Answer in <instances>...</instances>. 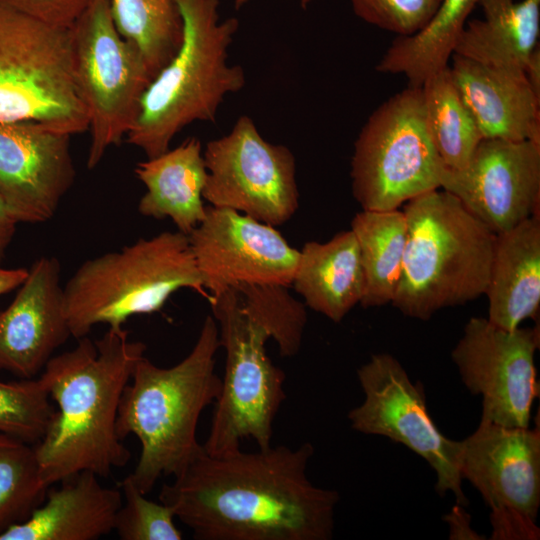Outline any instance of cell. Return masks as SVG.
Listing matches in <instances>:
<instances>
[{
	"instance_id": "6da1fadb",
	"label": "cell",
	"mask_w": 540,
	"mask_h": 540,
	"mask_svg": "<svg viewBox=\"0 0 540 540\" xmlns=\"http://www.w3.org/2000/svg\"><path fill=\"white\" fill-rule=\"evenodd\" d=\"M314 446L279 445L256 452H203L159 501L198 540H330L339 494L314 485L307 467Z\"/></svg>"
},
{
	"instance_id": "7a4b0ae2",
	"label": "cell",
	"mask_w": 540,
	"mask_h": 540,
	"mask_svg": "<svg viewBox=\"0 0 540 540\" xmlns=\"http://www.w3.org/2000/svg\"><path fill=\"white\" fill-rule=\"evenodd\" d=\"M78 340L73 349L52 357L39 376L56 409L34 445L50 486L83 471L108 477L131 458L116 421L123 390L146 345L130 340L123 327L109 328L95 341Z\"/></svg>"
},
{
	"instance_id": "3957f363",
	"label": "cell",
	"mask_w": 540,
	"mask_h": 540,
	"mask_svg": "<svg viewBox=\"0 0 540 540\" xmlns=\"http://www.w3.org/2000/svg\"><path fill=\"white\" fill-rule=\"evenodd\" d=\"M220 347L216 320L208 315L189 354L174 366L159 367L142 357L125 386L116 432L135 435L141 452L129 475L143 494L162 476H176L204 450L197 440L201 413L216 402L221 377L215 372Z\"/></svg>"
},
{
	"instance_id": "277c9868",
	"label": "cell",
	"mask_w": 540,
	"mask_h": 540,
	"mask_svg": "<svg viewBox=\"0 0 540 540\" xmlns=\"http://www.w3.org/2000/svg\"><path fill=\"white\" fill-rule=\"evenodd\" d=\"M175 2L183 21L181 45L146 89L126 135L147 158L170 149L172 139L191 123L215 122L225 97L246 83L243 68L227 60L238 19L220 20L219 0Z\"/></svg>"
},
{
	"instance_id": "5b68a950",
	"label": "cell",
	"mask_w": 540,
	"mask_h": 540,
	"mask_svg": "<svg viewBox=\"0 0 540 540\" xmlns=\"http://www.w3.org/2000/svg\"><path fill=\"white\" fill-rule=\"evenodd\" d=\"M407 239L391 304L422 321L484 295L495 234L441 189L404 204Z\"/></svg>"
},
{
	"instance_id": "8992f818",
	"label": "cell",
	"mask_w": 540,
	"mask_h": 540,
	"mask_svg": "<svg viewBox=\"0 0 540 540\" xmlns=\"http://www.w3.org/2000/svg\"><path fill=\"white\" fill-rule=\"evenodd\" d=\"M184 288L206 292L188 236L178 230L86 260L63 286L71 336L86 337L97 324L120 329L134 315L159 311Z\"/></svg>"
},
{
	"instance_id": "52a82bcc",
	"label": "cell",
	"mask_w": 540,
	"mask_h": 540,
	"mask_svg": "<svg viewBox=\"0 0 540 540\" xmlns=\"http://www.w3.org/2000/svg\"><path fill=\"white\" fill-rule=\"evenodd\" d=\"M0 121L69 135L89 129L76 85L71 30L0 5Z\"/></svg>"
},
{
	"instance_id": "ba28073f",
	"label": "cell",
	"mask_w": 540,
	"mask_h": 540,
	"mask_svg": "<svg viewBox=\"0 0 540 540\" xmlns=\"http://www.w3.org/2000/svg\"><path fill=\"white\" fill-rule=\"evenodd\" d=\"M226 354L225 373L203 448L223 455L240 449L245 438L259 449L271 446L274 419L286 399V375L266 351L269 336L242 309L231 288L209 301Z\"/></svg>"
},
{
	"instance_id": "9c48e42d",
	"label": "cell",
	"mask_w": 540,
	"mask_h": 540,
	"mask_svg": "<svg viewBox=\"0 0 540 540\" xmlns=\"http://www.w3.org/2000/svg\"><path fill=\"white\" fill-rule=\"evenodd\" d=\"M444 168L428 131L422 88L408 85L361 128L351 158L352 193L362 210H396L439 189Z\"/></svg>"
},
{
	"instance_id": "30bf717a",
	"label": "cell",
	"mask_w": 540,
	"mask_h": 540,
	"mask_svg": "<svg viewBox=\"0 0 540 540\" xmlns=\"http://www.w3.org/2000/svg\"><path fill=\"white\" fill-rule=\"evenodd\" d=\"M70 30L74 77L89 115L87 167L93 169L134 125L154 76L117 30L110 0H90Z\"/></svg>"
},
{
	"instance_id": "8fae6325",
	"label": "cell",
	"mask_w": 540,
	"mask_h": 540,
	"mask_svg": "<svg viewBox=\"0 0 540 540\" xmlns=\"http://www.w3.org/2000/svg\"><path fill=\"white\" fill-rule=\"evenodd\" d=\"M207 171L203 199L271 226L288 222L299 207L296 160L291 150L268 142L247 115L203 150Z\"/></svg>"
},
{
	"instance_id": "7c38bea8",
	"label": "cell",
	"mask_w": 540,
	"mask_h": 540,
	"mask_svg": "<svg viewBox=\"0 0 540 540\" xmlns=\"http://www.w3.org/2000/svg\"><path fill=\"white\" fill-rule=\"evenodd\" d=\"M363 402L348 413L357 432L383 436L423 458L436 473L435 490L467 506L459 471L460 441L447 438L428 412L424 387L391 354H373L357 369Z\"/></svg>"
},
{
	"instance_id": "4fadbf2b",
	"label": "cell",
	"mask_w": 540,
	"mask_h": 540,
	"mask_svg": "<svg viewBox=\"0 0 540 540\" xmlns=\"http://www.w3.org/2000/svg\"><path fill=\"white\" fill-rule=\"evenodd\" d=\"M459 471L491 510V539H539V423L531 429L480 419L460 440Z\"/></svg>"
},
{
	"instance_id": "5bb4252c",
	"label": "cell",
	"mask_w": 540,
	"mask_h": 540,
	"mask_svg": "<svg viewBox=\"0 0 540 540\" xmlns=\"http://www.w3.org/2000/svg\"><path fill=\"white\" fill-rule=\"evenodd\" d=\"M539 327L506 330L471 317L451 352L461 381L482 398L481 420L508 427L530 425L540 385L535 366Z\"/></svg>"
},
{
	"instance_id": "9a60e30c",
	"label": "cell",
	"mask_w": 540,
	"mask_h": 540,
	"mask_svg": "<svg viewBox=\"0 0 540 540\" xmlns=\"http://www.w3.org/2000/svg\"><path fill=\"white\" fill-rule=\"evenodd\" d=\"M187 236L208 301L240 284L291 285L299 250L274 226L209 205Z\"/></svg>"
},
{
	"instance_id": "2e32d148",
	"label": "cell",
	"mask_w": 540,
	"mask_h": 540,
	"mask_svg": "<svg viewBox=\"0 0 540 540\" xmlns=\"http://www.w3.org/2000/svg\"><path fill=\"white\" fill-rule=\"evenodd\" d=\"M440 189L494 234L507 231L539 215L540 143L483 138L465 167L444 168Z\"/></svg>"
},
{
	"instance_id": "e0dca14e",
	"label": "cell",
	"mask_w": 540,
	"mask_h": 540,
	"mask_svg": "<svg viewBox=\"0 0 540 540\" xmlns=\"http://www.w3.org/2000/svg\"><path fill=\"white\" fill-rule=\"evenodd\" d=\"M70 138L37 123L0 121V196L19 223L56 213L76 175Z\"/></svg>"
},
{
	"instance_id": "ac0fdd59",
	"label": "cell",
	"mask_w": 540,
	"mask_h": 540,
	"mask_svg": "<svg viewBox=\"0 0 540 540\" xmlns=\"http://www.w3.org/2000/svg\"><path fill=\"white\" fill-rule=\"evenodd\" d=\"M60 278L57 258H38L13 301L0 311V371L32 379L71 337Z\"/></svg>"
},
{
	"instance_id": "d6986e66",
	"label": "cell",
	"mask_w": 540,
	"mask_h": 540,
	"mask_svg": "<svg viewBox=\"0 0 540 540\" xmlns=\"http://www.w3.org/2000/svg\"><path fill=\"white\" fill-rule=\"evenodd\" d=\"M453 82L483 138L540 143V98L523 71L497 68L453 54Z\"/></svg>"
},
{
	"instance_id": "ffe728a7",
	"label": "cell",
	"mask_w": 540,
	"mask_h": 540,
	"mask_svg": "<svg viewBox=\"0 0 540 540\" xmlns=\"http://www.w3.org/2000/svg\"><path fill=\"white\" fill-rule=\"evenodd\" d=\"M90 471L48 488L46 497L23 522L0 534V540H96L114 530L122 504L119 487H108Z\"/></svg>"
},
{
	"instance_id": "44dd1931",
	"label": "cell",
	"mask_w": 540,
	"mask_h": 540,
	"mask_svg": "<svg viewBox=\"0 0 540 540\" xmlns=\"http://www.w3.org/2000/svg\"><path fill=\"white\" fill-rule=\"evenodd\" d=\"M490 323L514 330L540 306V217L495 234L485 293Z\"/></svg>"
},
{
	"instance_id": "7402d4cb",
	"label": "cell",
	"mask_w": 540,
	"mask_h": 540,
	"mask_svg": "<svg viewBox=\"0 0 540 540\" xmlns=\"http://www.w3.org/2000/svg\"><path fill=\"white\" fill-rule=\"evenodd\" d=\"M135 174L146 187L138 204L141 215L170 218L185 235L205 218L207 171L198 138L190 137L174 149L139 162Z\"/></svg>"
},
{
	"instance_id": "603a6c76",
	"label": "cell",
	"mask_w": 540,
	"mask_h": 540,
	"mask_svg": "<svg viewBox=\"0 0 540 540\" xmlns=\"http://www.w3.org/2000/svg\"><path fill=\"white\" fill-rule=\"evenodd\" d=\"M291 285L304 304L338 323L360 304L365 277L357 240L351 229L329 241H309L299 251Z\"/></svg>"
},
{
	"instance_id": "cb8c5ba5",
	"label": "cell",
	"mask_w": 540,
	"mask_h": 540,
	"mask_svg": "<svg viewBox=\"0 0 540 540\" xmlns=\"http://www.w3.org/2000/svg\"><path fill=\"white\" fill-rule=\"evenodd\" d=\"M514 0H442L429 23L410 36H397L376 66L381 73L402 74L409 86L423 82L448 66L455 43L476 6L484 13Z\"/></svg>"
},
{
	"instance_id": "d4e9b609",
	"label": "cell",
	"mask_w": 540,
	"mask_h": 540,
	"mask_svg": "<svg viewBox=\"0 0 540 540\" xmlns=\"http://www.w3.org/2000/svg\"><path fill=\"white\" fill-rule=\"evenodd\" d=\"M540 0L513 2L484 19L468 20L453 54L503 69L523 71L539 46Z\"/></svg>"
},
{
	"instance_id": "484cf974",
	"label": "cell",
	"mask_w": 540,
	"mask_h": 540,
	"mask_svg": "<svg viewBox=\"0 0 540 540\" xmlns=\"http://www.w3.org/2000/svg\"><path fill=\"white\" fill-rule=\"evenodd\" d=\"M365 277L360 304L364 308L391 304L399 283L407 222L403 211L362 210L352 221Z\"/></svg>"
},
{
	"instance_id": "4316f807",
	"label": "cell",
	"mask_w": 540,
	"mask_h": 540,
	"mask_svg": "<svg viewBox=\"0 0 540 540\" xmlns=\"http://www.w3.org/2000/svg\"><path fill=\"white\" fill-rule=\"evenodd\" d=\"M421 88L428 131L441 161L448 169L465 167L483 136L453 82L449 65L428 77Z\"/></svg>"
},
{
	"instance_id": "83f0119b",
	"label": "cell",
	"mask_w": 540,
	"mask_h": 540,
	"mask_svg": "<svg viewBox=\"0 0 540 540\" xmlns=\"http://www.w3.org/2000/svg\"><path fill=\"white\" fill-rule=\"evenodd\" d=\"M117 30L135 45L151 73L171 60L183 38V21L175 0H110Z\"/></svg>"
},
{
	"instance_id": "f1b7e54d",
	"label": "cell",
	"mask_w": 540,
	"mask_h": 540,
	"mask_svg": "<svg viewBox=\"0 0 540 540\" xmlns=\"http://www.w3.org/2000/svg\"><path fill=\"white\" fill-rule=\"evenodd\" d=\"M49 487L34 445L0 434V534L25 521L43 503Z\"/></svg>"
},
{
	"instance_id": "f546056e",
	"label": "cell",
	"mask_w": 540,
	"mask_h": 540,
	"mask_svg": "<svg viewBox=\"0 0 540 540\" xmlns=\"http://www.w3.org/2000/svg\"><path fill=\"white\" fill-rule=\"evenodd\" d=\"M288 287L278 283H249L234 288L242 309L275 341L283 357L299 352L307 324L306 305L294 298Z\"/></svg>"
},
{
	"instance_id": "4dcf8cb0",
	"label": "cell",
	"mask_w": 540,
	"mask_h": 540,
	"mask_svg": "<svg viewBox=\"0 0 540 540\" xmlns=\"http://www.w3.org/2000/svg\"><path fill=\"white\" fill-rule=\"evenodd\" d=\"M55 411L39 377L0 381V434L35 445L49 429Z\"/></svg>"
},
{
	"instance_id": "1f68e13d",
	"label": "cell",
	"mask_w": 540,
	"mask_h": 540,
	"mask_svg": "<svg viewBox=\"0 0 540 540\" xmlns=\"http://www.w3.org/2000/svg\"><path fill=\"white\" fill-rule=\"evenodd\" d=\"M122 504L116 514L114 530L122 540H181V531L174 523L172 508L146 498L132 479L118 483Z\"/></svg>"
},
{
	"instance_id": "d6a6232c",
	"label": "cell",
	"mask_w": 540,
	"mask_h": 540,
	"mask_svg": "<svg viewBox=\"0 0 540 540\" xmlns=\"http://www.w3.org/2000/svg\"><path fill=\"white\" fill-rule=\"evenodd\" d=\"M442 0H350L354 14L364 22L397 36L422 30Z\"/></svg>"
},
{
	"instance_id": "836d02e7",
	"label": "cell",
	"mask_w": 540,
	"mask_h": 540,
	"mask_svg": "<svg viewBox=\"0 0 540 540\" xmlns=\"http://www.w3.org/2000/svg\"><path fill=\"white\" fill-rule=\"evenodd\" d=\"M90 0H0L11 8L45 24L71 29Z\"/></svg>"
},
{
	"instance_id": "e575fe53",
	"label": "cell",
	"mask_w": 540,
	"mask_h": 540,
	"mask_svg": "<svg viewBox=\"0 0 540 540\" xmlns=\"http://www.w3.org/2000/svg\"><path fill=\"white\" fill-rule=\"evenodd\" d=\"M449 526V539L451 540H481L486 539L471 527V516L464 506L456 504L449 514L443 516Z\"/></svg>"
},
{
	"instance_id": "d590c367",
	"label": "cell",
	"mask_w": 540,
	"mask_h": 540,
	"mask_svg": "<svg viewBox=\"0 0 540 540\" xmlns=\"http://www.w3.org/2000/svg\"><path fill=\"white\" fill-rule=\"evenodd\" d=\"M18 223L13 212L0 196V262L15 235Z\"/></svg>"
},
{
	"instance_id": "8d00e7d4",
	"label": "cell",
	"mask_w": 540,
	"mask_h": 540,
	"mask_svg": "<svg viewBox=\"0 0 540 540\" xmlns=\"http://www.w3.org/2000/svg\"><path fill=\"white\" fill-rule=\"evenodd\" d=\"M27 274L28 269L25 268L5 269L0 266V295L19 288Z\"/></svg>"
},
{
	"instance_id": "74e56055",
	"label": "cell",
	"mask_w": 540,
	"mask_h": 540,
	"mask_svg": "<svg viewBox=\"0 0 540 540\" xmlns=\"http://www.w3.org/2000/svg\"><path fill=\"white\" fill-rule=\"evenodd\" d=\"M526 79L535 93L540 98V50L539 46L532 52L525 66Z\"/></svg>"
},
{
	"instance_id": "f35d334b",
	"label": "cell",
	"mask_w": 540,
	"mask_h": 540,
	"mask_svg": "<svg viewBox=\"0 0 540 540\" xmlns=\"http://www.w3.org/2000/svg\"><path fill=\"white\" fill-rule=\"evenodd\" d=\"M251 0H235L234 5L235 8L238 10L248 4Z\"/></svg>"
},
{
	"instance_id": "ab89813d",
	"label": "cell",
	"mask_w": 540,
	"mask_h": 540,
	"mask_svg": "<svg viewBox=\"0 0 540 540\" xmlns=\"http://www.w3.org/2000/svg\"><path fill=\"white\" fill-rule=\"evenodd\" d=\"M316 0H299L300 6L303 9H307Z\"/></svg>"
}]
</instances>
